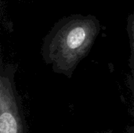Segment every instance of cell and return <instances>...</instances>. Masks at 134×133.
I'll use <instances>...</instances> for the list:
<instances>
[{
  "label": "cell",
  "instance_id": "6da1fadb",
  "mask_svg": "<svg viewBox=\"0 0 134 133\" xmlns=\"http://www.w3.org/2000/svg\"><path fill=\"white\" fill-rule=\"evenodd\" d=\"M101 31L100 20L92 14L74 13L60 19L43 38V61L54 73L71 78Z\"/></svg>",
  "mask_w": 134,
  "mask_h": 133
},
{
  "label": "cell",
  "instance_id": "7a4b0ae2",
  "mask_svg": "<svg viewBox=\"0 0 134 133\" xmlns=\"http://www.w3.org/2000/svg\"><path fill=\"white\" fill-rule=\"evenodd\" d=\"M17 65L0 61V133H27L22 100L15 84Z\"/></svg>",
  "mask_w": 134,
  "mask_h": 133
},
{
  "label": "cell",
  "instance_id": "3957f363",
  "mask_svg": "<svg viewBox=\"0 0 134 133\" xmlns=\"http://www.w3.org/2000/svg\"><path fill=\"white\" fill-rule=\"evenodd\" d=\"M126 29L128 34L130 47V56L129 58L128 65L131 71H134V13H131L128 15Z\"/></svg>",
  "mask_w": 134,
  "mask_h": 133
},
{
  "label": "cell",
  "instance_id": "277c9868",
  "mask_svg": "<svg viewBox=\"0 0 134 133\" xmlns=\"http://www.w3.org/2000/svg\"><path fill=\"white\" fill-rule=\"evenodd\" d=\"M126 83H127V86L131 92L133 100V109L132 111V114L134 116V71H132V73L127 76Z\"/></svg>",
  "mask_w": 134,
  "mask_h": 133
},
{
  "label": "cell",
  "instance_id": "5b68a950",
  "mask_svg": "<svg viewBox=\"0 0 134 133\" xmlns=\"http://www.w3.org/2000/svg\"><path fill=\"white\" fill-rule=\"evenodd\" d=\"M126 132L128 133H134V126H128L126 128Z\"/></svg>",
  "mask_w": 134,
  "mask_h": 133
}]
</instances>
